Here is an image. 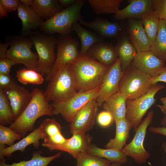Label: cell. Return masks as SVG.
Returning <instances> with one entry per match:
<instances>
[{"mask_svg": "<svg viewBox=\"0 0 166 166\" xmlns=\"http://www.w3.org/2000/svg\"><path fill=\"white\" fill-rule=\"evenodd\" d=\"M9 45H10V44L9 42L6 43H0V59H3L7 57V48Z\"/></svg>", "mask_w": 166, "mask_h": 166, "instance_id": "46", "label": "cell"}, {"mask_svg": "<svg viewBox=\"0 0 166 166\" xmlns=\"http://www.w3.org/2000/svg\"><path fill=\"white\" fill-rule=\"evenodd\" d=\"M2 90L9 101L15 120L22 113L30 101L31 92L16 82Z\"/></svg>", "mask_w": 166, "mask_h": 166, "instance_id": "16", "label": "cell"}, {"mask_svg": "<svg viewBox=\"0 0 166 166\" xmlns=\"http://www.w3.org/2000/svg\"><path fill=\"white\" fill-rule=\"evenodd\" d=\"M45 143L54 145L61 144L66 140L61 133L57 134L52 136L46 138L44 140Z\"/></svg>", "mask_w": 166, "mask_h": 166, "instance_id": "42", "label": "cell"}, {"mask_svg": "<svg viewBox=\"0 0 166 166\" xmlns=\"http://www.w3.org/2000/svg\"><path fill=\"white\" fill-rule=\"evenodd\" d=\"M22 137L10 127L0 125V145L7 144L10 146L14 144L15 140H20Z\"/></svg>", "mask_w": 166, "mask_h": 166, "instance_id": "36", "label": "cell"}, {"mask_svg": "<svg viewBox=\"0 0 166 166\" xmlns=\"http://www.w3.org/2000/svg\"><path fill=\"white\" fill-rule=\"evenodd\" d=\"M150 51L159 59L166 62V21L160 19L157 36Z\"/></svg>", "mask_w": 166, "mask_h": 166, "instance_id": "30", "label": "cell"}, {"mask_svg": "<svg viewBox=\"0 0 166 166\" xmlns=\"http://www.w3.org/2000/svg\"><path fill=\"white\" fill-rule=\"evenodd\" d=\"M19 3L18 0H0V5L7 13L17 10Z\"/></svg>", "mask_w": 166, "mask_h": 166, "instance_id": "41", "label": "cell"}, {"mask_svg": "<svg viewBox=\"0 0 166 166\" xmlns=\"http://www.w3.org/2000/svg\"><path fill=\"white\" fill-rule=\"evenodd\" d=\"M161 147L164 152L166 153V142H164L162 143L161 144Z\"/></svg>", "mask_w": 166, "mask_h": 166, "instance_id": "52", "label": "cell"}, {"mask_svg": "<svg viewBox=\"0 0 166 166\" xmlns=\"http://www.w3.org/2000/svg\"><path fill=\"white\" fill-rule=\"evenodd\" d=\"M14 120L9 101L2 90L0 89V125H10Z\"/></svg>", "mask_w": 166, "mask_h": 166, "instance_id": "34", "label": "cell"}, {"mask_svg": "<svg viewBox=\"0 0 166 166\" xmlns=\"http://www.w3.org/2000/svg\"><path fill=\"white\" fill-rule=\"evenodd\" d=\"M100 88L84 92H77L68 100L59 102H53V115H61L69 122L77 113L91 101L96 99Z\"/></svg>", "mask_w": 166, "mask_h": 166, "instance_id": "9", "label": "cell"}, {"mask_svg": "<svg viewBox=\"0 0 166 166\" xmlns=\"http://www.w3.org/2000/svg\"><path fill=\"white\" fill-rule=\"evenodd\" d=\"M128 39L137 52L150 51L152 45L146 33L141 19H128Z\"/></svg>", "mask_w": 166, "mask_h": 166, "instance_id": "18", "label": "cell"}, {"mask_svg": "<svg viewBox=\"0 0 166 166\" xmlns=\"http://www.w3.org/2000/svg\"><path fill=\"white\" fill-rule=\"evenodd\" d=\"M16 64L7 57L0 59V74H10L12 67Z\"/></svg>", "mask_w": 166, "mask_h": 166, "instance_id": "40", "label": "cell"}, {"mask_svg": "<svg viewBox=\"0 0 166 166\" xmlns=\"http://www.w3.org/2000/svg\"><path fill=\"white\" fill-rule=\"evenodd\" d=\"M152 4L160 19L166 21V0H152Z\"/></svg>", "mask_w": 166, "mask_h": 166, "instance_id": "38", "label": "cell"}, {"mask_svg": "<svg viewBox=\"0 0 166 166\" xmlns=\"http://www.w3.org/2000/svg\"><path fill=\"white\" fill-rule=\"evenodd\" d=\"M86 153L88 154L110 161L112 163H117L124 164L128 162L127 156L122 150L113 148L103 149L95 145L91 144Z\"/></svg>", "mask_w": 166, "mask_h": 166, "instance_id": "27", "label": "cell"}, {"mask_svg": "<svg viewBox=\"0 0 166 166\" xmlns=\"http://www.w3.org/2000/svg\"><path fill=\"white\" fill-rule=\"evenodd\" d=\"M85 0H77L74 4L43 21L39 27L43 33L51 35L57 33L61 36L70 35L75 22L83 19L81 10Z\"/></svg>", "mask_w": 166, "mask_h": 166, "instance_id": "4", "label": "cell"}, {"mask_svg": "<svg viewBox=\"0 0 166 166\" xmlns=\"http://www.w3.org/2000/svg\"><path fill=\"white\" fill-rule=\"evenodd\" d=\"M44 94L49 102L67 100L78 92L77 84L70 64L60 67L51 77Z\"/></svg>", "mask_w": 166, "mask_h": 166, "instance_id": "3", "label": "cell"}, {"mask_svg": "<svg viewBox=\"0 0 166 166\" xmlns=\"http://www.w3.org/2000/svg\"><path fill=\"white\" fill-rule=\"evenodd\" d=\"M16 82L10 74H0V89L3 90Z\"/></svg>", "mask_w": 166, "mask_h": 166, "instance_id": "43", "label": "cell"}, {"mask_svg": "<svg viewBox=\"0 0 166 166\" xmlns=\"http://www.w3.org/2000/svg\"><path fill=\"white\" fill-rule=\"evenodd\" d=\"M141 20L146 33L152 46L157 36L160 19L154 12Z\"/></svg>", "mask_w": 166, "mask_h": 166, "instance_id": "32", "label": "cell"}, {"mask_svg": "<svg viewBox=\"0 0 166 166\" xmlns=\"http://www.w3.org/2000/svg\"><path fill=\"white\" fill-rule=\"evenodd\" d=\"M8 42L10 47L7 51V57L16 64H22L27 68L36 70L38 56L31 50L34 45L30 38L18 36Z\"/></svg>", "mask_w": 166, "mask_h": 166, "instance_id": "8", "label": "cell"}, {"mask_svg": "<svg viewBox=\"0 0 166 166\" xmlns=\"http://www.w3.org/2000/svg\"><path fill=\"white\" fill-rule=\"evenodd\" d=\"M32 98L20 115L10 125L13 130L24 137L28 132L34 129L38 119L43 116H52L53 108L45 97L43 91L37 88L31 92Z\"/></svg>", "mask_w": 166, "mask_h": 166, "instance_id": "2", "label": "cell"}, {"mask_svg": "<svg viewBox=\"0 0 166 166\" xmlns=\"http://www.w3.org/2000/svg\"><path fill=\"white\" fill-rule=\"evenodd\" d=\"M81 25L90 28L104 38H119L121 36V26L117 22H112L101 18L87 21L83 19L78 22Z\"/></svg>", "mask_w": 166, "mask_h": 166, "instance_id": "19", "label": "cell"}, {"mask_svg": "<svg viewBox=\"0 0 166 166\" xmlns=\"http://www.w3.org/2000/svg\"><path fill=\"white\" fill-rule=\"evenodd\" d=\"M160 124L162 127H166V115H164L161 120Z\"/></svg>", "mask_w": 166, "mask_h": 166, "instance_id": "51", "label": "cell"}, {"mask_svg": "<svg viewBox=\"0 0 166 166\" xmlns=\"http://www.w3.org/2000/svg\"><path fill=\"white\" fill-rule=\"evenodd\" d=\"M152 77L132 65L126 70L120 81L118 91L127 100L136 98L150 89Z\"/></svg>", "mask_w": 166, "mask_h": 166, "instance_id": "6", "label": "cell"}, {"mask_svg": "<svg viewBox=\"0 0 166 166\" xmlns=\"http://www.w3.org/2000/svg\"><path fill=\"white\" fill-rule=\"evenodd\" d=\"M160 82L166 83V68L164 71L160 74L152 78V85Z\"/></svg>", "mask_w": 166, "mask_h": 166, "instance_id": "44", "label": "cell"}, {"mask_svg": "<svg viewBox=\"0 0 166 166\" xmlns=\"http://www.w3.org/2000/svg\"><path fill=\"white\" fill-rule=\"evenodd\" d=\"M96 99L89 102L76 114L69 123L70 133H85L93 127L98 110Z\"/></svg>", "mask_w": 166, "mask_h": 166, "instance_id": "13", "label": "cell"}, {"mask_svg": "<svg viewBox=\"0 0 166 166\" xmlns=\"http://www.w3.org/2000/svg\"><path fill=\"white\" fill-rule=\"evenodd\" d=\"M17 10L18 16L22 22V33L23 36L30 35L39 28L43 22L32 7L24 5L20 1Z\"/></svg>", "mask_w": 166, "mask_h": 166, "instance_id": "21", "label": "cell"}, {"mask_svg": "<svg viewBox=\"0 0 166 166\" xmlns=\"http://www.w3.org/2000/svg\"><path fill=\"white\" fill-rule=\"evenodd\" d=\"M20 1L24 5L31 7L33 0H20Z\"/></svg>", "mask_w": 166, "mask_h": 166, "instance_id": "49", "label": "cell"}, {"mask_svg": "<svg viewBox=\"0 0 166 166\" xmlns=\"http://www.w3.org/2000/svg\"><path fill=\"white\" fill-rule=\"evenodd\" d=\"M116 132L114 138L110 139L106 145V148L122 150L126 144L129 137L132 126L126 118L114 120Z\"/></svg>", "mask_w": 166, "mask_h": 166, "instance_id": "24", "label": "cell"}, {"mask_svg": "<svg viewBox=\"0 0 166 166\" xmlns=\"http://www.w3.org/2000/svg\"><path fill=\"white\" fill-rule=\"evenodd\" d=\"M149 130L153 133L160 134L166 136V127L151 126Z\"/></svg>", "mask_w": 166, "mask_h": 166, "instance_id": "45", "label": "cell"}, {"mask_svg": "<svg viewBox=\"0 0 166 166\" xmlns=\"http://www.w3.org/2000/svg\"><path fill=\"white\" fill-rule=\"evenodd\" d=\"M92 10L97 14H115L119 10L122 0H88Z\"/></svg>", "mask_w": 166, "mask_h": 166, "instance_id": "29", "label": "cell"}, {"mask_svg": "<svg viewBox=\"0 0 166 166\" xmlns=\"http://www.w3.org/2000/svg\"><path fill=\"white\" fill-rule=\"evenodd\" d=\"M16 77L18 81L23 85L28 84L40 85L44 81L43 76L36 70L23 68L17 71Z\"/></svg>", "mask_w": 166, "mask_h": 166, "instance_id": "33", "label": "cell"}, {"mask_svg": "<svg viewBox=\"0 0 166 166\" xmlns=\"http://www.w3.org/2000/svg\"><path fill=\"white\" fill-rule=\"evenodd\" d=\"M114 121L112 115L109 111L104 110L99 113L97 117L98 124L102 127L109 126Z\"/></svg>", "mask_w": 166, "mask_h": 166, "instance_id": "39", "label": "cell"}, {"mask_svg": "<svg viewBox=\"0 0 166 166\" xmlns=\"http://www.w3.org/2000/svg\"><path fill=\"white\" fill-rule=\"evenodd\" d=\"M29 38L35 47L38 56L36 70L42 76L49 75L55 62L54 52L57 39L54 36H48L40 32L34 31Z\"/></svg>", "mask_w": 166, "mask_h": 166, "instance_id": "5", "label": "cell"}, {"mask_svg": "<svg viewBox=\"0 0 166 166\" xmlns=\"http://www.w3.org/2000/svg\"><path fill=\"white\" fill-rule=\"evenodd\" d=\"M76 159V166H110L112 163L109 160L86 152L79 153Z\"/></svg>", "mask_w": 166, "mask_h": 166, "instance_id": "35", "label": "cell"}, {"mask_svg": "<svg viewBox=\"0 0 166 166\" xmlns=\"http://www.w3.org/2000/svg\"><path fill=\"white\" fill-rule=\"evenodd\" d=\"M72 136L67 139L63 144L58 145L49 144L43 143L42 145L50 151L59 150L68 152L76 158L81 152H86L91 145L92 137L85 133H77L73 134Z\"/></svg>", "mask_w": 166, "mask_h": 166, "instance_id": "15", "label": "cell"}, {"mask_svg": "<svg viewBox=\"0 0 166 166\" xmlns=\"http://www.w3.org/2000/svg\"><path fill=\"white\" fill-rule=\"evenodd\" d=\"M124 73L121 59L118 57L110 66L100 88L96 99L99 107L101 106L109 97L118 92L120 82Z\"/></svg>", "mask_w": 166, "mask_h": 166, "instance_id": "12", "label": "cell"}, {"mask_svg": "<svg viewBox=\"0 0 166 166\" xmlns=\"http://www.w3.org/2000/svg\"><path fill=\"white\" fill-rule=\"evenodd\" d=\"M70 65L76 80L78 92L100 88L110 66L99 62L87 53H80Z\"/></svg>", "mask_w": 166, "mask_h": 166, "instance_id": "1", "label": "cell"}, {"mask_svg": "<svg viewBox=\"0 0 166 166\" xmlns=\"http://www.w3.org/2000/svg\"><path fill=\"white\" fill-rule=\"evenodd\" d=\"M45 137V135L42 126L41 124L38 128L18 142L12 146L0 150V160L5 159V156L10 157L12 153L16 151H20L22 152H24L26 148L31 144H33L35 148H38L40 145V140L44 139Z\"/></svg>", "mask_w": 166, "mask_h": 166, "instance_id": "20", "label": "cell"}, {"mask_svg": "<svg viewBox=\"0 0 166 166\" xmlns=\"http://www.w3.org/2000/svg\"><path fill=\"white\" fill-rule=\"evenodd\" d=\"M8 15L7 13L3 8V7L0 5V18L2 17H6Z\"/></svg>", "mask_w": 166, "mask_h": 166, "instance_id": "50", "label": "cell"}, {"mask_svg": "<svg viewBox=\"0 0 166 166\" xmlns=\"http://www.w3.org/2000/svg\"><path fill=\"white\" fill-rule=\"evenodd\" d=\"M87 53L99 62L109 66L113 64L118 57L113 44L104 42L93 45Z\"/></svg>", "mask_w": 166, "mask_h": 166, "instance_id": "22", "label": "cell"}, {"mask_svg": "<svg viewBox=\"0 0 166 166\" xmlns=\"http://www.w3.org/2000/svg\"><path fill=\"white\" fill-rule=\"evenodd\" d=\"M73 29L81 42L80 53L81 54H86L93 45L104 42V38L95 32L84 29L78 22L73 24Z\"/></svg>", "mask_w": 166, "mask_h": 166, "instance_id": "25", "label": "cell"}, {"mask_svg": "<svg viewBox=\"0 0 166 166\" xmlns=\"http://www.w3.org/2000/svg\"><path fill=\"white\" fill-rule=\"evenodd\" d=\"M110 166H121V164L117 163H111Z\"/></svg>", "mask_w": 166, "mask_h": 166, "instance_id": "53", "label": "cell"}, {"mask_svg": "<svg viewBox=\"0 0 166 166\" xmlns=\"http://www.w3.org/2000/svg\"><path fill=\"white\" fill-rule=\"evenodd\" d=\"M40 153L39 152H35L33 154L32 158L30 160L14 162L11 164H6L5 159L0 160V166H47L52 160L60 157L61 152L48 157L42 156Z\"/></svg>", "mask_w": 166, "mask_h": 166, "instance_id": "31", "label": "cell"}, {"mask_svg": "<svg viewBox=\"0 0 166 166\" xmlns=\"http://www.w3.org/2000/svg\"><path fill=\"white\" fill-rule=\"evenodd\" d=\"M115 47L118 57L121 59V68L124 73L131 65L137 52L125 35H121L118 38Z\"/></svg>", "mask_w": 166, "mask_h": 166, "instance_id": "23", "label": "cell"}, {"mask_svg": "<svg viewBox=\"0 0 166 166\" xmlns=\"http://www.w3.org/2000/svg\"><path fill=\"white\" fill-rule=\"evenodd\" d=\"M127 99L119 91L113 94L103 103V108L109 112L114 120L125 118L126 113Z\"/></svg>", "mask_w": 166, "mask_h": 166, "instance_id": "26", "label": "cell"}, {"mask_svg": "<svg viewBox=\"0 0 166 166\" xmlns=\"http://www.w3.org/2000/svg\"><path fill=\"white\" fill-rule=\"evenodd\" d=\"M58 1L62 8L65 9L74 4L77 0H58Z\"/></svg>", "mask_w": 166, "mask_h": 166, "instance_id": "47", "label": "cell"}, {"mask_svg": "<svg viewBox=\"0 0 166 166\" xmlns=\"http://www.w3.org/2000/svg\"><path fill=\"white\" fill-rule=\"evenodd\" d=\"M41 124L45 135L44 139L61 133V127L54 119H45Z\"/></svg>", "mask_w": 166, "mask_h": 166, "instance_id": "37", "label": "cell"}, {"mask_svg": "<svg viewBox=\"0 0 166 166\" xmlns=\"http://www.w3.org/2000/svg\"><path fill=\"white\" fill-rule=\"evenodd\" d=\"M160 101L163 104H158L156 106L160 109L164 114L166 115V97L161 98Z\"/></svg>", "mask_w": 166, "mask_h": 166, "instance_id": "48", "label": "cell"}, {"mask_svg": "<svg viewBox=\"0 0 166 166\" xmlns=\"http://www.w3.org/2000/svg\"><path fill=\"white\" fill-rule=\"evenodd\" d=\"M164 86L158 83L153 85L145 94L136 99L127 100L125 118L135 130L141 123L148 110L155 103L156 94Z\"/></svg>", "mask_w": 166, "mask_h": 166, "instance_id": "7", "label": "cell"}, {"mask_svg": "<svg viewBox=\"0 0 166 166\" xmlns=\"http://www.w3.org/2000/svg\"><path fill=\"white\" fill-rule=\"evenodd\" d=\"M128 1V5L120 9L114 14L115 20L132 18L141 19L155 12L152 0H129Z\"/></svg>", "mask_w": 166, "mask_h": 166, "instance_id": "17", "label": "cell"}, {"mask_svg": "<svg viewBox=\"0 0 166 166\" xmlns=\"http://www.w3.org/2000/svg\"><path fill=\"white\" fill-rule=\"evenodd\" d=\"M79 44L77 40L70 35L61 36L57 39L56 60L52 70L45 80L48 81L61 67L72 62L80 54Z\"/></svg>", "mask_w": 166, "mask_h": 166, "instance_id": "11", "label": "cell"}, {"mask_svg": "<svg viewBox=\"0 0 166 166\" xmlns=\"http://www.w3.org/2000/svg\"><path fill=\"white\" fill-rule=\"evenodd\" d=\"M153 115L152 111L148 113L146 117L134 130L135 134L133 139L122 149L127 156H130L136 163H145L150 156V154L144 148L143 143L147 128L152 121Z\"/></svg>", "mask_w": 166, "mask_h": 166, "instance_id": "10", "label": "cell"}, {"mask_svg": "<svg viewBox=\"0 0 166 166\" xmlns=\"http://www.w3.org/2000/svg\"><path fill=\"white\" fill-rule=\"evenodd\" d=\"M31 7L41 18L46 20L64 9L58 0H33Z\"/></svg>", "mask_w": 166, "mask_h": 166, "instance_id": "28", "label": "cell"}, {"mask_svg": "<svg viewBox=\"0 0 166 166\" xmlns=\"http://www.w3.org/2000/svg\"><path fill=\"white\" fill-rule=\"evenodd\" d=\"M131 65L152 77L160 74L166 68L165 62L150 50L137 52Z\"/></svg>", "mask_w": 166, "mask_h": 166, "instance_id": "14", "label": "cell"}]
</instances>
